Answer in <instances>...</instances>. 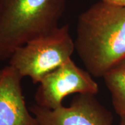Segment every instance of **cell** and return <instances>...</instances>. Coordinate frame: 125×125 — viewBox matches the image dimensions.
<instances>
[{"label": "cell", "mask_w": 125, "mask_h": 125, "mask_svg": "<svg viewBox=\"0 0 125 125\" xmlns=\"http://www.w3.org/2000/svg\"><path fill=\"white\" fill-rule=\"evenodd\" d=\"M75 50L86 70L103 77L125 58V6L98 1L78 18Z\"/></svg>", "instance_id": "1"}, {"label": "cell", "mask_w": 125, "mask_h": 125, "mask_svg": "<svg viewBox=\"0 0 125 125\" xmlns=\"http://www.w3.org/2000/svg\"><path fill=\"white\" fill-rule=\"evenodd\" d=\"M67 0H0V61L58 27Z\"/></svg>", "instance_id": "2"}, {"label": "cell", "mask_w": 125, "mask_h": 125, "mask_svg": "<svg viewBox=\"0 0 125 125\" xmlns=\"http://www.w3.org/2000/svg\"><path fill=\"white\" fill-rule=\"evenodd\" d=\"M74 50L70 27L65 24L15 49L9 65L22 78L29 77L33 83H39L45 75L71 59Z\"/></svg>", "instance_id": "3"}, {"label": "cell", "mask_w": 125, "mask_h": 125, "mask_svg": "<svg viewBox=\"0 0 125 125\" xmlns=\"http://www.w3.org/2000/svg\"><path fill=\"white\" fill-rule=\"evenodd\" d=\"M98 91L99 85L93 76L71 58L42 79L35 101L40 107L56 109L62 106L64 99L70 94L96 95Z\"/></svg>", "instance_id": "4"}, {"label": "cell", "mask_w": 125, "mask_h": 125, "mask_svg": "<svg viewBox=\"0 0 125 125\" xmlns=\"http://www.w3.org/2000/svg\"><path fill=\"white\" fill-rule=\"evenodd\" d=\"M38 125H113V116L94 94H77L68 106L29 108Z\"/></svg>", "instance_id": "5"}, {"label": "cell", "mask_w": 125, "mask_h": 125, "mask_svg": "<svg viewBox=\"0 0 125 125\" xmlns=\"http://www.w3.org/2000/svg\"><path fill=\"white\" fill-rule=\"evenodd\" d=\"M22 77L10 65L0 75V125H38L23 95Z\"/></svg>", "instance_id": "6"}, {"label": "cell", "mask_w": 125, "mask_h": 125, "mask_svg": "<svg viewBox=\"0 0 125 125\" xmlns=\"http://www.w3.org/2000/svg\"><path fill=\"white\" fill-rule=\"evenodd\" d=\"M111 96L113 106L120 117L125 116V58L103 76Z\"/></svg>", "instance_id": "7"}, {"label": "cell", "mask_w": 125, "mask_h": 125, "mask_svg": "<svg viewBox=\"0 0 125 125\" xmlns=\"http://www.w3.org/2000/svg\"><path fill=\"white\" fill-rule=\"evenodd\" d=\"M97 1L106 2L111 4L121 6H125V0H97Z\"/></svg>", "instance_id": "8"}, {"label": "cell", "mask_w": 125, "mask_h": 125, "mask_svg": "<svg viewBox=\"0 0 125 125\" xmlns=\"http://www.w3.org/2000/svg\"><path fill=\"white\" fill-rule=\"evenodd\" d=\"M120 125H125V116L120 117Z\"/></svg>", "instance_id": "9"}, {"label": "cell", "mask_w": 125, "mask_h": 125, "mask_svg": "<svg viewBox=\"0 0 125 125\" xmlns=\"http://www.w3.org/2000/svg\"><path fill=\"white\" fill-rule=\"evenodd\" d=\"M1 69H0V75H1Z\"/></svg>", "instance_id": "10"}]
</instances>
